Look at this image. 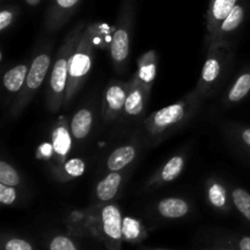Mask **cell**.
I'll use <instances>...</instances> for the list:
<instances>
[{"label": "cell", "mask_w": 250, "mask_h": 250, "mask_svg": "<svg viewBox=\"0 0 250 250\" xmlns=\"http://www.w3.org/2000/svg\"><path fill=\"white\" fill-rule=\"evenodd\" d=\"M122 233H124V241L132 244L141 243L142 241H144L148 237V232L144 229L142 222L131 216L124 217Z\"/></svg>", "instance_id": "19"}, {"label": "cell", "mask_w": 250, "mask_h": 250, "mask_svg": "<svg viewBox=\"0 0 250 250\" xmlns=\"http://www.w3.org/2000/svg\"><path fill=\"white\" fill-rule=\"evenodd\" d=\"M250 92V73H243L237 78L234 84L232 85L231 89L227 94V102L229 103H238L247 97Z\"/></svg>", "instance_id": "22"}, {"label": "cell", "mask_w": 250, "mask_h": 250, "mask_svg": "<svg viewBox=\"0 0 250 250\" xmlns=\"http://www.w3.org/2000/svg\"><path fill=\"white\" fill-rule=\"evenodd\" d=\"M20 182H21V177L17 171L6 161H0V183L16 187L20 185Z\"/></svg>", "instance_id": "26"}, {"label": "cell", "mask_w": 250, "mask_h": 250, "mask_svg": "<svg viewBox=\"0 0 250 250\" xmlns=\"http://www.w3.org/2000/svg\"><path fill=\"white\" fill-rule=\"evenodd\" d=\"M15 17V10L11 7H7V9H2V11L0 12V29L4 31L6 29L10 24L12 23Z\"/></svg>", "instance_id": "30"}, {"label": "cell", "mask_w": 250, "mask_h": 250, "mask_svg": "<svg viewBox=\"0 0 250 250\" xmlns=\"http://www.w3.org/2000/svg\"><path fill=\"white\" fill-rule=\"evenodd\" d=\"M148 95L141 87L136 77L129 81V90L127 95L126 104L122 115L126 119H138L146 109V104L148 102Z\"/></svg>", "instance_id": "13"}, {"label": "cell", "mask_w": 250, "mask_h": 250, "mask_svg": "<svg viewBox=\"0 0 250 250\" xmlns=\"http://www.w3.org/2000/svg\"><path fill=\"white\" fill-rule=\"evenodd\" d=\"M49 250H78L75 242L68 236L58 234L53 237L49 243Z\"/></svg>", "instance_id": "28"}, {"label": "cell", "mask_w": 250, "mask_h": 250, "mask_svg": "<svg viewBox=\"0 0 250 250\" xmlns=\"http://www.w3.org/2000/svg\"><path fill=\"white\" fill-rule=\"evenodd\" d=\"M229 66V43H217L208 48V58L195 90L204 99L216 92Z\"/></svg>", "instance_id": "4"}, {"label": "cell", "mask_w": 250, "mask_h": 250, "mask_svg": "<svg viewBox=\"0 0 250 250\" xmlns=\"http://www.w3.org/2000/svg\"><path fill=\"white\" fill-rule=\"evenodd\" d=\"M244 20V7L242 5L237 4L231 11V14L226 17L224 22L221 23L220 28L217 29L216 33L214 34L211 39L207 43V46L214 45L217 43H229V37L231 34L241 26V23Z\"/></svg>", "instance_id": "14"}, {"label": "cell", "mask_w": 250, "mask_h": 250, "mask_svg": "<svg viewBox=\"0 0 250 250\" xmlns=\"http://www.w3.org/2000/svg\"><path fill=\"white\" fill-rule=\"evenodd\" d=\"M82 0H51L44 22V28L48 33H54L65 26L77 10Z\"/></svg>", "instance_id": "9"}, {"label": "cell", "mask_w": 250, "mask_h": 250, "mask_svg": "<svg viewBox=\"0 0 250 250\" xmlns=\"http://www.w3.org/2000/svg\"><path fill=\"white\" fill-rule=\"evenodd\" d=\"M236 5L237 0H210L209 9L207 12V39H205V43H208L214 37L222 22L231 14Z\"/></svg>", "instance_id": "10"}, {"label": "cell", "mask_w": 250, "mask_h": 250, "mask_svg": "<svg viewBox=\"0 0 250 250\" xmlns=\"http://www.w3.org/2000/svg\"><path fill=\"white\" fill-rule=\"evenodd\" d=\"M16 189L11 186H6L0 183V203L2 205H11L16 200Z\"/></svg>", "instance_id": "29"}, {"label": "cell", "mask_w": 250, "mask_h": 250, "mask_svg": "<svg viewBox=\"0 0 250 250\" xmlns=\"http://www.w3.org/2000/svg\"><path fill=\"white\" fill-rule=\"evenodd\" d=\"M234 250H250V237H242L237 241Z\"/></svg>", "instance_id": "31"}, {"label": "cell", "mask_w": 250, "mask_h": 250, "mask_svg": "<svg viewBox=\"0 0 250 250\" xmlns=\"http://www.w3.org/2000/svg\"><path fill=\"white\" fill-rule=\"evenodd\" d=\"M208 199L210 204L215 209L220 211L227 212L229 211V203L227 198V190L224 187V185L216 180H211L208 183Z\"/></svg>", "instance_id": "20"}, {"label": "cell", "mask_w": 250, "mask_h": 250, "mask_svg": "<svg viewBox=\"0 0 250 250\" xmlns=\"http://www.w3.org/2000/svg\"><path fill=\"white\" fill-rule=\"evenodd\" d=\"M129 90V82L112 81L106 87L103 97L102 114L104 121H114L122 115Z\"/></svg>", "instance_id": "8"}, {"label": "cell", "mask_w": 250, "mask_h": 250, "mask_svg": "<svg viewBox=\"0 0 250 250\" xmlns=\"http://www.w3.org/2000/svg\"><path fill=\"white\" fill-rule=\"evenodd\" d=\"M93 125V114L89 109H81L73 115L70 125L71 136L76 139H83L89 134Z\"/></svg>", "instance_id": "18"}, {"label": "cell", "mask_w": 250, "mask_h": 250, "mask_svg": "<svg viewBox=\"0 0 250 250\" xmlns=\"http://www.w3.org/2000/svg\"><path fill=\"white\" fill-rule=\"evenodd\" d=\"M202 102L203 98L194 89L178 102L153 112L144 121L149 139L158 143L182 128L197 114Z\"/></svg>", "instance_id": "1"}, {"label": "cell", "mask_w": 250, "mask_h": 250, "mask_svg": "<svg viewBox=\"0 0 250 250\" xmlns=\"http://www.w3.org/2000/svg\"><path fill=\"white\" fill-rule=\"evenodd\" d=\"M137 151L133 146H124L117 148L107 159V168L110 172H119L136 159Z\"/></svg>", "instance_id": "17"}, {"label": "cell", "mask_w": 250, "mask_h": 250, "mask_svg": "<svg viewBox=\"0 0 250 250\" xmlns=\"http://www.w3.org/2000/svg\"><path fill=\"white\" fill-rule=\"evenodd\" d=\"M232 199L238 211L250 221V194L243 188L232 190Z\"/></svg>", "instance_id": "24"}, {"label": "cell", "mask_w": 250, "mask_h": 250, "mask_svg": "<svg viewBox=\"0 0 250 250\" xmlns=\"http://www.w3.org/2000/svg\"><path fill=\"white\" fill-rule=\"evenodd\" d=\"M85 23L83 21L78 22L66 36L65 41L61 44L56 60L51 68L50 77L46 89V105L49 111L55 114L65 105L66 90H67L68 73H70V63L73 53L80 43L82 34L85 29Z\"/></svg>", "instance_id": "2"}, {"label": "cell", "mask_w": 250, "mask_h": 250, "mask_svg": "<svg viewBox=\"0 0 250 250\" xmlns=\"http://www.w3.org/2000/svg\"><path fill=\"white\" fill-rule=\"evenodd\" d=\"M197 250H234V249H225V248H205V249H197Z\"/></svg>", "instance_id": "34"}, {"label": "cell", "mask_w": 250, "mask_h": 250, "mask_svg": "<svg viewBox=\"0 0 250 250\" xmlns=\"http://www.w3.org/2000/svg\"><path fill=\"white\" fill-rule=\"evenodd\" d=\"M1 250H34L31 242L19 237H7L2 239Z\"/></svg>", "instance_id": "27"}, {"label": "cell", "mask_w": 250, "mask_h": 250, "mask_svg": "<svg viewBox=\"0 0 250 250\" xmlns=\"http://www.w3.org/2000/svg\"><path fill=\"white\" fill-rule=\"evenodd\" d=\"M133 5L129 0H125L120 11L119 21L110 42V55L117 72H124L129 56Z\"/></svg>", "instance_id": "6"}, {"label": "cell", "mask_w": 250, "mask_h": 250, "mask_svg": "<svg viewBox=\"0 0 250 250\" xmlns=\"http://www.w3.org/2000/svg\"><path fill=\"white\" fill-rule=\"evenodd\" d=\"M122 183V176L119 172H110L105 178L98 183L95 188L97 198L103 203L110 202L116 197Z\"/></svg>", "instance_id": "16"}, {"label": "cell", "mask_w": 250, "mask_h": 250, "mask_svg": "<svg viewBox=\"0 0 250 250\" xmlns=\"http://www.w3.org/2000/svg\"><path fill=\"white\" fill-rule=\"evenodd\" d=\"M28 71V67L24 63L10 68L4 75V87L6 88L7 92H20L22 87H23L24 82H26Z\"/></svg>", "instance_id": "21"}, {"label": "cell", "mask_w": 250, "mask_h": 250, "mask_svg": "<svg viewBox=\"0 0 250 250\" xmlns=\"http://www.w3.org/2000/svg\"><path fill=\"white\" fill-rule=\"evenodd\" d=\"M242 139H243L244 143H246L247 146H250V128L243 131V133H242Z\"/></svg>", "instance_id": "32"}, {"label": "cell", "mask_w": 250, "mask_h": 250, "mask_svg": "<svg viewBox=\"0 0 250 250\" xmlns=\"http://www.w3.org/2000/svg\"><path fill=\"white\" fill-rule=\"evenodd\" d=\"M53 150L61 158L66 155L70 151L71 148V138L68 134L67 129L63 126L58 127L53 133Z\"/></svg>", "instance_id": "23"}, {"label": "cell", "mask_w": 250, "mask_h": 250, "mask_svg": "<svg viewBox=\"0 0 250 250\" xmlns=\"http://www.w3.org/2000/svg\"><path fill=\"white\" fill-rule=\"evenodd\" d=\"M158 212L165 219H182L189 212V204L181 198H166L158 204Z\"/></svg>", "instance_id": "15"}, {"label": "cell", "mask_w": 250, "mask_h": 250, "mask_svg": "<svg viewBox=\"0 0 250 250\" xmlns=\"http://www.w3.org/2000/svg\"><path fill=\"white\" fill-rule=\"evenodd\" d=\"M51 65V44L46 45L43 50L39 51L34 60L32 61L31 67H29L28 75H27L26 82H24L22 89L19 92V95L12 103V106L10 109V116L12 119H16L24 107L31 103L34 95L39 90V88L43 84L46 75H48L49 67Z\"/></svg>", "instance_id": "5"}, {"label": "cell", "mask_w": 250, "mask_h": 250, "mask_svg": "<svg viewBox=\"0 0 250 250\" xmlns=\"http://www.w3.org/2000/svg\"><path fill=\"white\" fill-rule=\"evenodd\" d=\"M154 250H166V249H154Z\"/></svg>", "instance_id": "35"}, {"label": "cell", "mask_w": 250, "mask_h": 250, "mask_svg": "<svg viewBox=\"0 0 250 250\" xmlns=\"http://www.w3.org/2000/svg\"><path fill=\"white\" fill-rule=\"evenodd\" d=\"M156 71H158V55H156L155 50L146 51L138 60V70H137L134 77L137 78L148 97L150 95L151 87L155 81Z\"/></svg>", "instance_id": "12"}, {"label": "cell", "mask_w": 250, "mask_h": 250, "mask_svg": "<svg viewBox=\"0 0 250 250\" xmlns=\"http://www.w3.org/2000/svg\"><path fill=\"white\" fill-rule=\"evenodd\" d=\"M122 221L124 217L119 207L104 205L100 210L99 219L92 225V236L97 237L107 250H122Z\"/></svg>", "instance_id": "7"}, {"label": "cell", "mask_w": 250, "mask_h": 250, "mask_svg": "<svg viewBox=\"0 0 250 250\" xmlns=\"http://www.w3.org/2000/svg\"><path fill=\"white\" fill-rule=\"evenodd\" d=\"M99 34L100 26L98 23L88 24L83 32L82 38L71 59L65 105H68L72 102L73 98L77 95L85 83L88 73L92 68L95 41L99 38Z\"/></svg>", "instance_id": "3"}, {"label": "cell", "mask_w": 250, "mask_h": 250, "mask_svg": "<svg viewBox=\"0 0 250 250\" xmlns=\"http://www.w3.org/2000/svg\"><path fill=\"white\" fill-rule=\"evenodd\" d=\"M24 1H26L27 5H29V6H37V5L41 2V0H24Z\"/></svg>", "instance_id": "33"}, {"label": "cell", "mask_w": 250, "mask_h": 250, "mask_svg": "<svg viewBox=\"0 0 250 250\" xmlns=\"http://www.w3.org/2000/svg\"><path fill=\"white\" fill-rule=\"evenodd\" d=\"M85 170V164L82 159H70L63 164V177L61 181L73 180L76 177H80L83 175Z\"/></svg>", "instance_id": "25"}, {"label": "cell", "mask_w": 250, "mask_h": 250, "mask_svg": "<svg viewBox=\"0 0 250 250\" xmlns=\"http://www.w3.org/2000/svg\"><path fill=\"white\" fill-rule=\"evenodd\" d=\"M185 164L186 161L183 155H176L171 158L163 167H160L158 172L151 176V178L146 183V188L148 190H153L155 188L161 187L165 183L175 181L182 173L183 168H185Z\"/></svg>", "instance_id": "11"}]
</instances>
